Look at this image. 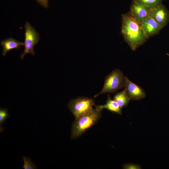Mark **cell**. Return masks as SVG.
Instances as JSON below:
<instances>
[{
    "label": "cell",
    "mask_w": 169,
    "mask_h": 169,
    "mask_svg": "<svg viewBox=\"0 0 169 169\" xmlns=\"http://www.w3.org/2000/svg\"><path fill=\"white\" fill-rule=\"evenodd\" d=\"M95 108L101 111L105 109L119 115L122 114V108L114 100L111 98L109 94L108 95L106 103L103 105H95Z\"/></svg>",
    "instance_id": "11"
},
{
    "label": "cell",
    "mask_w": 169,
    "mask_h": 169,
    "mask_svg": "<svg viewBox=\"0 0 169 169\" xmlns=\"http://www.w3.org/2000/svg\"><path fill=\"white\" fill-rule=\"evenodd\" d=\"M23 159L24 161L23 167L24 169H34L37 168L31 159L26 156H23Z\"/></svg>",
    "instance_id": "14"
},
{
    "label": "cell",
    "mask_w": 169,
    "mask_h": 169,
    "mask_svg": "<svg viewBox=\"0 0 169 169\" xmlns=\"http://www.w3.org/2000/svg\"><path fill=\"white\" fill-rule=\"evenodd\" d=\"M149 16L163 28L169 22V11L162 3L150 9Z\"/></svg>",
    "instance_id": "6"
},
{
    "label": "cell",
    "mask_w": 169,
    "mask_h": 169,
    "mask_svg": "<svg viewBox=\"0 0 169 169\" xmlns=\"http://www.w3.org/2000/svg\"><path fill=\"white\" fill-rule=\"evenodd\" d=\"M95 105L92 98L80 97L71 100L68 107L75 119L91 113Z\"/></svg>",
    "instance_id": "4"
},
{
    "label": "cell",
    "mask_w": 169,
    "mask_h": 169,
    "mask_svg": "<svg viewBox=\"0 0 169 169\" xmlns=\"http://www.w3.org/2000/svg\"><path fill=\"white\" fill-rule=\"evenodd\" d=\"M0 44L2 47L3 56H4L9 51L13 49H18L21 45H24V43L17 41L12 37L2 40Z\"/></svg>",
    "instance_id": "10"
},
{
    "label": "cell",
    "mask_w": 169,
    "mask_h": 169,
    "mask_svg": "<svg viewBox=\"0 0 169 169\" xmlns=\"http://www.w3.org/2000/svg\"><path fill=\"white\" fill-rule=\"evenodd\" d=\"M166 54L169 56V54L168 53H167Z\"/></svg>",
    "instance_id": "18"
},
{
    "label": "cell",
    "mask_w": 169,
    "mask_h": 169,
    "mask_svg": "<svg viewBox=\"0 0 169 169\" xmlns=\"http://www.w3.org/2000/svg\"><path fill=\"white\" fill-rule=\"evenodd\" d=\"M125 81L123 72L118 69L114 70L106 77L102 90L95 97L107 93H114L122 89L124 87Z\"/></svg>",
    "instance_id": "3"
},
{
    "label": "cell",
    "mask_w": 169,
    "mask_h": 169,
    "mask_svg": "<svg viewBox=\"0 0 169 169\" xmlns=\"http://www.w3.org/2000/svg\"><path fill=\"white\" fill-rule=\"evenodd\" d=\"M121 17V33L131 50L135 51L148 38L140 24L129 13Z\"/></svg>",
    "instance_id": "1"
},
{
    "label": "cell",
    "mask_w": 169,
    "mask_h": 169,
    "mask_svg": "<svg viewBox=\"0 0 169 169\" xmlns=\"http://www.w3.org/2000/svg\"><path fill=\"white\" fill-rule=\"evenodd\" d=\"M126 93L131 100H139L146 96L144 90L125 76L124 87Z\"/></svg>",
    "instance_id": "7"
},
{
    "label": "cell",
    "mask_w": 169,
    "mask_h": 169,
    "mask_svg": "<svg viewBox=\"0 0 169 169\" xmlns=\"http://www.w3.org/2000/svg\"><path fill=\"white\" fill-rule=\"evenodd\" d=\"M8 117V111L5 109L1 108L0 109V124L1 125Z\"/></svg>",
    "instance_id": "15"
},
{
    "label": "cell",
    "mask_w": 169,
    "mask_h": 169,
    "mask_svg": "<svg viewBox=\"0 0 169 169\" xmlns=\"http://www.w3.org/2000/svg\"><path fill=\"white\" fill-rule=\"evenodd\" d=\"M150 11L149 8L133 0L129 13L140 24L144 19L149 16Z\"/></svg>",
    "instance_id": "8"
},
{
    "label": "cell",
    "mask_w": 169,
    "mask_h": 169,
    "mask_svg": "<svg viewBox=\"0 0 169 169\" xmlns=\"http://www.w3.org/2000/svg\"><path fill=\"white\" fill-rule=\"evenodd\" d=\"M140 24L148 38L157 34L162 28L158 23L149 16L144 19Z\"/></svg>",
    "instance_id": "9"
},
{
    "label": "cell",
    "mask_w": 169,
    "mask_h": 169,
    "mask_svg": "<svg viewBox=\"0 0 169 169\" xmlns=\"http://www.w3.org/2000/svg\"><path fill=\"white\" fill-rule=\"evenodd\" d=\"M123 168L125 169H141L140 165L132 163H126L123 166Z\"/></svg>",
    "instance_id": "16"
},
{
    "label": "cell",
    "mask_w": 169,
    "mask_h": 169,
    "mask_svg": "<svg viewBox=\"0 0 169 169\" xmlns=\"http://www.w3.org/2000/svg\"><path fill=\"white\" fill-rule=\"evenodd\" d=\"M24 48L23 53L20 56V59H22L28 54H30L33 55L35 54L34 47L38 43L39 39L38 33L29 23L27 22L24 25Z\"/></svg>",
    "instance_id": "5"
},
{
    "label": "cell",
    "mask_w": 169,
    "mask_h": 169,
    "mask_svg": "<svg viewBox=\"0 0 169 169\" xmlns=\"http://www.w3.org/2000/svg\"><path fill=\"white\" fill-rule=\"evenodd\" d=\"M113 99L122 109L127 106L131 100L125 89L122 91L116 93Z\"/></svg>",
    "instance_id": "12"
},
{
    "label": "cell",
    "mask_w": 169,
    "mask_h": 169,
    "mask_svg": "<svg viewBox=\"0 0 169 169\" xmlns=\"http://www.w3.org/2000/svg\"><path fill=\"white\" fill-rule=\"evenodd\" d=\"M101 111L95 108L90 113L75 119L72 125L71 138L75 139L80 136L96 123L101 117Z\"/></svg>",
    "instance_id": "2"
},
{
    "label": "cell",
    "mask_w": 169,
    "mask_h": 169,
    "mask_svg": "<svg viewBox=\"0 0 169 169\" xmlns=\"http://www.w3.org/2000/svg\"><path fill=\"white\" fill-rule=\"evenodd\" d=\"M36 1L42 6L47 8L49 6L48 0H36Z\"/></svg>",
    "instance_id": "17"
},
{
    "label": "cell",
    "mask_w": 169,
    "mask_h": 169,
    "mask_svg": "<svg viewBox=\"0 0 169 169\" xmlns=\"http://www.w3.org/2000/svg\"><path fill=\"white\" fill-rule=\"evenodd\" d=\"M150 9L154 8L162 3L163 0H135Z\"/></svg>",
    "instance_id": "13"
}]
</instances>
